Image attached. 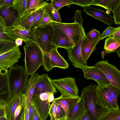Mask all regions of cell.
<instances>
[{
	"instance_id": "cell-1",
	"label": "cell",
	"mask_w": 120,
	"mask_h": 120,
	"mask_svg": "<svg viewBox=\"0 0 120 120\" xmlns=\"http://www.w3.org/2000/svg\"><path fill=\"white\" fill-rule=\"evenodd\" d=\"M97 85L92 84L83 88L80 96L82 99L85 109L90 114L92 120H100L109 111L99 106L97 102Z\"/></svg>"
},
{
	"instance_id": "cell-2",
	"label": "cell",
	"mask_w": 120,
	"mask_h": 120,
	"mask_svg": "<svg viewBox=\"0 0 120 120\" xmlns=\"http://www.w3.org/2000/svg\"><path fill=\"white\" fill-rule=\"evenodd\" d=\"M8 72L9 87L13 97L24 94L29 75L24 67L15 63Z\"/></svg>"
},
{
	"instance_id": "cell-3",
	"label": "cell",
	"mask_w": 120,
	"mask_h": 120,
	"mask_svg": "<svg viewBox=\"0 0 120 120\" xmlns=\"http://www.w3.org/2000/svg\"><path fill=\"white\" fill-rule=\"evenodd\" d=\"M23 47L25 54L24 67L28 75H31L40 66L43 65V53L34 41L26 44Z\"/></svg>"
},
{
	"instance_id": "cell-4",
	"label": "cell",
	"mask_w": 120,
	"mask_h": 120,
	"mask_svg": "<svg viewBox=\"0 0 120 120\" xmlns=\"http://www.w3.org/2000/svg\"><path fill=\"white\" fill-rule=\"evenodd\" d=\"M53 32L52 22L45 26H38L35 28V42L43 51L49 52L50 50L55 48L52 43Z\"/></svg>"
},
{
	"instance_id": "cell-5",
	"label": "cell",
	"mask_w": 120,
	"mask_h": 120,
	"mask_svg": "<svg viewBox=\"0 0 120 120\" xmlns=\"http://www.w3.org/2000/svg\"><path fill=\"white\" fill-rule=\"evenodd\" d=\"M57 49L54 48L49 52L42 50L43 53V66L45 71H49L54 67L64 69L68 68V64L59 53Z\"/></svg>"
},
{
	"instance_id": "cell-6",
	"label": "cell",
	"mask_w": 120,
	"mask_h": 120,
	"mask_svg": "<svg viewBox=\"0 0 120 120\" xmlns=\"http://www.w3.org/2000/svg\"><path fill=\"white\" fill-rule=\"evenodd\" d=\"M52 23L60 29L67 36L73 47L77 44L81 35L85 32L83 26L74 22L64 23L52 21Z\"/></svg>"
},
{
	"instance_id": "cell-7",
	"label": "cell",
	"mask_w": 120,
	"mask_h": 120,
	"mask_svg": "<svg viewBox=\"0 0 120 120\" xmlns=\"http://www.w3.org/2000/svg\"><path fill=\"white\" fill-rule=\"evenodd\" d=\"M95 66L102 71L111 84L120 89V71L116 66L107 60L98 62Z\"/></svg>"
},
{
	"instance_id": "cell-8",
	"label": "cell",
	"mask_w": 120,
	"mask_h": 120,
	"mask_svg": "<svg viewBox=\"0 0 120 120\" xmlns=\"http://www.w3.org/2000/svg\"><path fill=\"white\" fill-rule=\"evenodd\" d=\"M35 28L26 30L24 27L18 25L6 27L4 31L15 40L17 38L22 39L26 44L35 42Z\"/></svg>"
},
{
	"instance_id": "cell-9",
	"label": "cell",
	"mask_w": 120,
	"mask_h": 120,
	"mask_svg": "<svg viewBox=\"0 0 120 120\" xmlns=\"http://www.w3.org/2000/svg\"><path fill=\"white\" fill-rule=\"evenodd\" d=\"M53 84L60 92L61 95L70 94L78 95L79 89L75 79L71 77L52 79Z\"/></svg>"
},
{
	"instance_id": "cell-10",
	"label": "cell",
	"mask_w": 120,
	"mask_h": 120,
	"mask_svg": "<svg viewBox=\"0 0 120 120\" xmlns=\"http://www.w3.org/2000/svg\"><path fill=\"white\" fill-rule=\"evenodd\" d=\"M25 105L24 94L13 97L6 107V118L14 120L18 116Z\"/></svg>"
},
{
	"instance_id": "cell-11",
	"label": "cell",
	"mask_w": 120,
	"mask_h": 120,
	"mask_svg": "<svg viewBox=\"0 0 120 120\" xmlns=\"http://www.w3.org/2000/svg\"><path fill=\"white\" fill-rule=\"evenodd\" d=\"M8 70L0 69V107H6L13 96L9 88Z\"/></svg>"
},
{
	"instance_id": "cell-12",
	"label": "cell",
	"mask_w": 120,
	"mask_h": 120,
	"mask_svg": "<svg viewBox=\"0 0 120 120\" xmlns=\"http://www.w3.org/2000/svg\"><path fill=\"white\" fill-rule=\"evenodd\" d=\"M97 91V102L99 106L109 111L119 109V105L115 103L105 86L98 85Z\"/></svg>"
},
{
	"instance_id": "cell-13",
	"label": "cell",
	"mask_w": 120,
	"mask_h": 120,
	"mask_svg": "<svg viewBox=\"0 0 120 120\" xmlns=\"http://www.w3.org/2000/svg\"><path fill=\"white\" fill-rule=\"evenodd\" d=\"M83 72L84 77L86 80L95 81L98 85L104 86L111 84L102 71L94 66H83L81 68Z\"/></svg>"
},
{
	"instance_id": "cell-14",
	"label": "cell",
	"mask_w": 120,
	"mask_h": 120,
	"mask_svg": "<svg viewBox=\"0 0 120 120\" xmlns=\"http://www.w3.org/2000/svg\"><path fill=\"white\" fill-rule=\"evenodd\" d=\"M85 35V32L83 33L77 44L66 50L68 59L75 68L81 69L83 66L87 65L84 62L81 52L82 41L83 37Z\"/></svg>"
},
{
	"instance_id": "cell-15",
	"label": "cell",
	"mask_w": 120,
	"mask_h": 120,
	"mask_svg": "<svg viewBox=\"0 0 120 120\" xmlns=\"http://www.w3.org/2000/svg\"><path fill=\"white\" fill-rule=\"evenodd\" d=\"M19 47L0 54V69L10 68L18 62L21 57Z\"/></svg>"
},
{
	"instance_id": "cell-16",
	"label": "cell",
	"mask_w": 120,
	"mask_h": 120,
	"mask_svg": "<svg viewBox=\"0 0 120 120\" xmlns=\"http://www.w3.org/2000/svg\"><path fill=\"white\" fill-rule=\"evenodd\" d=\"M57 92L54 86L52 79L47 74L40 75L38 82L34 88V96H37L45 92H50L54 94Z\"/></svg>"
},
{
	"instance_id": "cell-17",
	"label": "cell",
	"mask_w": 120,
	"mask_h": 120,
	"mask_svg": "<svg viewBox=\"0 0 120 120\" xmlns=\"http://www.w3.org/2000/svg\"><path fill=\"white\" fill-rule=\"evenodd\" d=\"M52 25L53 32L51 41L52 45L55 48H62L66 50L72 47L67 36L59 28Z\"/></svg>"
},
{
	"instance_id": "cell-18",
	"label": "cell",
	"mask_w": 120,
	"mask_h": 120,
	"mask_svg": "<svg viewBox=\"0 0 120 120\" xmlns=\"http://www.w3.org/2000/svg\"><path fill=\"white\" fill-rule=\"evenodd\" d=\"M99 37L90 39L86 36L83 37L81 45V52L82 57L86 64L87 65V61L93 52L97 48V44L99 41Z\"/></svg>"
},
{
	"instance_id": "cell-19",
	"label": "cell",
	"mask_w": 120,
	"mask_h": 120,
	"mask_svg": "<svg viewBox=\"0 0 120 120\" xmlns=\"http://www.w3.org/2000/svg\"><path fill=\"white\" fill-rule=\"evenodd\" d=\"M80 98V97L78 95H61L60 97L54 98V101L63 109L66 118L71 109Z\"/></svg>"
},
{
	"instance_id": "cell-20",
	"label": "cell",
	"mask_w": 120,
	"mask_h": 120,
	"mask_svg": "<svg viewBox=\"0 0 120 120\" xmlns=\"http://www.w3.org/2000/svg\"><path fill=\"white\" fill-rule=\"evenodd\" d=\"M83 11L88 15L103 22L108 25L113 24V21L112 15L99 9L90 6L85 8Z\"/></svg>"
},
{
	"instance_id": "cell-21",
	"label": "cell",
	"mask_w": 120,
	"mask_h": 120,
	"mask_svg": "<svg viewBox=\"0 0 120 120\" xmlns=\"http://www.w3.org/2000/svg\"><path fill=\"white\" fill-rule=\"evenodd\" d=\"M19 16L17 11L11 5L0 6V16L4 20L6 27L12 26Z\"/></svg>"
},
{
	"instance_id": "cell-22",
	"label": "cell",
	"mask_w": 120,
	"mask_h": 120,
	"mask_svg": "<svg viewBox=\"0 0 120 120\" xmlns=\"http://www.w3.org/2000/svg\"><path fill=\"white\" fill-rule=\"evenodd\" d=\"M39 9L32 12L26 11L23 15H19L12 26L20 25L26 30L31 29L34 19Z\"/></svg>"
},
{
	"instance_id": "cell-23",
	"label": "cell",
	"mask_w": 120,
	"mask_h": 120,
	"mask_svg": "<svg viewBox=\"0 0 120 120\" xmlns=\"http://www.w3.org/2000/svg\"><path fill=\"white\" fill-rule=\"evenodd\" d=\"M18 46L10 36L4 32H0V54Z\"/></svg>"
},
{
	"instance_id": "cell-24",
	"label": "cell",
	"mask_w": 120,
	"mask_h": 120,
	"mask_svg": "<svg viewBox=\"0 0 120 120\" xmlns=\"http://www.w3.org/2000/svg\"><path fill=\"white\" fill-rule=\"evenodd\" d=\"M85 110L83 100L80 99L71 109L66 118L67 120H77L84 114Z\"/></svg>"
},
{
	"instance_id": "cell-25",
	"label": "cell",
	"mask_w": 120,
	"mask_h": 120,
	"mask_svg": "<svg viewBox=\"0 0 120 120\" xmlns=\"http://www.w3.org/2000/svg\"><path fill=\"white\" fill-rule=\"evenodd\" d=\"M120 45V38L108 37L105 40L104 49L107 53L113 52Z\"/></svg>"
},
{
	"instance_id": "cell-26",
	"label": "cell",
	"mask_w": 120,
	"mask_h": 120,
	"mask_svg": "<svg viewBox=\"0 0 120 120\" xmlns=\"http://www.w3.org/2000/svg\"><path fill=\"white\" fill-rule=\"evenodd\" d=\"M42 8L46 11L53 22H62L59 11L54 8L51 2L47 3Z\"/></svg>"
},
{
	"instance_id": "cell-27",
	"label": "cell",
	"mask_w": 120,
	"mask_h": 120,
	"mask_svg": "<svg viewBox=\"0 0 120 120\" xmlns=\"http://www.w3.org/2000/svg\"><path fill=\"white\" fill-rule=\"evenodd\" d=\"M47 3L43 0H27L26 11H34L43 7Z\"/></svg>"
},
{
	"instance_id": "cell-28",
	"label": "cell",
	"mask_w": 120,
	"mask_h": 120,
	"mask_svg": "<svg viewBox=\"0 0 120 120\" xmlns=\"http://www.w3.org/2000/svg\"><path fill=\"white\" fill-rule=\"evenodd\" d=\"M27 0H14L11 6L18 11L19 16L23 14L26 11Z\"/></svg>"
},
{
	"instance_id": "cell-29",
	"label": "cell",
	"mask_w": 120,
	"mask_h": 120,
	"mask_svg": "<svg viewBox=\"0 0 120 120\" xmlns=\"http://www.w3.org/2000/svg\"><path fill=\"white\" fill-rule=\"evenodd\" d=\"M100 120H120V109L108 111L102 116Z\"/></svg>"
},
{
	"instance_id": "cell-30",
	"label": "cell",
	"mask_w": 120,
	"mask_h": 120,
	"mask_svg": "<svg viewBox=\"0 0 120 120\" xmlns=\"http://www.w3.org/2000/svg\"><path fill=\"white\" fill-rule=\"evenodd\" d=\"M105 86L115 103L118 105L117 99L120 94V89L111 84L106 85Z\"/></svg>"
},
{
	"instance_id": "cell-31",
	"label": "cell",
	"mask_w": 120,
	"mask_h": 120,
	"mask_svg": "<svg viewBox=\"0 0 120 120\" xmlns=\"http://www.w3.org/2000/svg\"><path fill=\"white\" fill-rule=\"evenodd\" d=\"M51 1L53 6L58 11L64 6L70 7L71 5L73 4L71 0H52Z\"/></svg>"
},
{
	"instance_id": "cell-32",
	"label": "cell",
	"mask_w": 120,
	"mask_h": 120,
	"mask_svg": "<svg viewBox=\"0 0 120 120\" xmlns=\"http://www.w3.org/2000/svg\"><path fill=\"white\" fill-rule=\"evenodd\" d=\"M44 11V10L42 7L38 10L34 19L32 28H35L39 26L43 15Z\"/></svg>"
},
{
	"instance_id": "cell-33",
	"label": "cell",
	"mask_w": 120,
	"mask_h": 120,
	"mask_svg": "<svg viewBox=\"0 0 120 120\" xmlns=\"http://www.w3.org/2000/svg\"><path fill=\"white\" fill-rule=\"evenodd\" d=\"M57 105L56 103L53 101L49 107L48 114L50 116V120H58L56 114Z\"/></svg>"
},
{
	"instance_id": "cell-34",
	"label": "cell",
	"mask_w": 120,
	"mask_h": 120,
	"mask_svg": "<svg viewBox=\"0 0 120 120\" xmlns=\"http://www.w3.org/2000/svg\"><path fill=\"white\" fill-rule=\"evenodd\" d=\"M44 10L43 15L39 26H45L50 23L52 22L46 11L44 9Z\"/></svg>"
},
{
	"instance_id": "cell-35",
	"label": "cell",
	"mask_w": 120,
	"mask_h": 120,
	"mask_svg": "<svg viewBox=\"0 0 120 120\" xmlns=\"http://www.w3.org/2000/svg\"><path fill=\"white\" fill-rule=\"evenodd\" d=\"M73 4H75L82 7L83 8L91 5L93 0H71Z\"/></svg>"
},
{
	"instance_id": "cell-36",
	"label": "cell",
	"mask_w": 120,
	"mask_h": 120,
	"mask_svg": "<svg viewBox=\"0 0 120 120\" xmlns=\"http://www.w3.org/2000/svg\"><path fill=\"white\" fill-rule=\"evenodd\" d=\"M120 4V0H108V9L113 12Z\"/></svg>"
},
{
	"instance_id": "cell-37",
	"label": "cell",
	"mask_w": 120,
	"mask_h": 120,
	"mask_svg": "<svg viewBox=\"0 0 120 120\" xmlns=\"http://www.w3.org/2000/svg\"><path fill=\"white\" fill-rule=\"evenodd\" d=\"M56 114L58 120H64L66 119L64 110L60 106L57 104L56 107Z\"/></svg>"
},
{
	"instance_id": "cell-38",
	"label": "cell",
	"mask_w": 120,
	"mask_h": 120,
	"mask_svg": "<svg viewBox=\"0 0 120 120\" xmlns=\"http://www.w3.org/2000/svg\"><path fill=\"white\" fill-rule=\"evenodd\" d=\"M82 11L79 10H76L75 11V14L73 18L74 22L77 23L81 26L82 27V22L83 19L82 16Z\"/></svg>"
},
{
	"instance_id": "cell-39",
	"label": "cell",
	"mask_w": 120,
	"mask_h": 120,
	"mask_svg": "<svg viewBox=\"0 0 120 120\" xmlns=\"http://www.w3.org/2000/svg\"><path fill=\"white\" fill-rule=\"evenodd\" d=\"M113 18L115 24H120V4L113 12Z\"/></svg>"
},
{
	"instance_id": "cell-40",
	"label": "cell",
	"mask_w": 120,
	"mask_h": 120,
	"mask_svg": "<svg viewBox=\"0 0 120 120\" xmlns=\"http://www.w3.org/2000/svg\"><path fill=\"white\" fill-rule=\"evenodd\" d=\"M108 0H93L91 5L102 7L106 9L107 8Z\"/></svg>"
},
{
	"instance_id": "cell-41",
	"label": "cell",
	"mask_w": 120,
	"mask_h": 120,
	"mask_svg": "<svg viewBox=\"0 0 120 120\" xmlns=\"http://www.w3.org/2000/svg\"><path fill=\"white\" fill-rule=\"evenodd\" d=\"M100 35V33L99 31L95 29H93L86 35V36L88 39H90L97 37H99Z\"/></svg>"
},
{
	"instance_id": "cell-42",
	"label": "cell",
	"mask_w": 120,
	"mask_h": 120,
	"mask_svg": "<svg viewBox=\"0 0 120 120\" xmlns=\"http://www.w3.org/2000/svg\"><path fill=\"white\" fill-rule=\"evenodd\" d=\"M113 27L109 26L107 27L99 37V40H102L107 37H109L112 32Z\"/></svg>"
},
{
	"instance_id": "cell-43",
	"label": "cell",
	"mask_w": 120,
	"mask_h": 120,
	"mask_svg": "<svg viewBox=\"0 0 120 120\" xmlns=\"http://www.w3.org/2000/svg\"><path fill=\"white\" fill-rule=\"evenodd\" d=\"M109 37L120 38V27L113 28Z\"/></svg>"
},
{
	"instance_id": "cell-44",
	"label": "cell",
	"mask_w": 120,
	"mask_h": 120,
	"mask_svg": "<svg viewBox=\"0 0 120 120\" xmlns=\"http://www.w3.org/2000/svg\"><path fill=\"white\" fill-rule=\"evenodd\" d=\"M33 106V113L31 120H44L41 116L34 104Z\"/></svg>"
},
{
	"instance_id": "cell-45",
	"label": "cell",
	"mask_w": 120,
	"mask_h": 120,
	"mask_svg": "<svg viewBox=\"0 0 120 120\" xmlns=\"http://www.w3.org/2000/svg\"><path fill=\"white\" fill-rule=\"evenodd\" d=\"M77 120H92L90 115L87 111L85 109L83 115Z\"/></svg>"
},
{
	"instance_id": "cell-46",
	"label": "cell",
	"mask_w": 120,
	"mask_h": 120,
	"mask_svg": "<svg viewBox=\"0 0 120 120\" xmlns=\"http://www.w3.org/2000/svg\"><path fill=\"white\" fill-rule=\"evenodd\" d=\"M14 0H0V6L12 5Z\"/></svg>"
},
{
	"instance_id": "cell-47",
	"label": "cell",
	"mask_w": 120,
	"mask_h": 120,
	"mask_svg": "<svg viewBox=\"0 0 120 120\" xmlns=\"http://www.w3.org/2000/svg\"><path fill=\"white\" fill-rule=\"evenodd\" d=\"M28 112L29 115V120H31L33 113V104L31 101L30 102L28 108Z\"/></svg>"
},
{
	"instance_id": "cell-48",
	"label": "cell",
	"mask_w": 120,
	"mask_h": 120,
	"mask_svg": "<svg viewBox=\"0 0 120 120\" xmlns=\"http://www.w3.org/2000/svg\"><path fill=\"white\" fill-rule=\"evenodd\" d=\"M6 27L5 22L2 18L0 17V32H4V30Z\"/></svg>"
},
{
	"instance_id": "cell-49",
	"label": "cell",
	"mask_w": 120,
	"mask_h": 120,
	"mask_svg": "<svg viewBox=\"0 0 120 120\" xmlns=\"http://www.w3.org/2000/svg\"><path fill=\"white\" fill-rule=\"evenodd\" d=\"M24 120H29L28 108L25 105L23 108Z\"/></svg>"
},
{
	"instance_id": "cell-50",
	"label": "cell",
	"mask_w": 120,
	"mask_h": 120,
	"mask_svg": "<svg viewBox=\"0 0 120 120\" xmlns=\"http://www.w3.org/2000/svg\"><path fill=\"white\" fill-rule=\"evenodd\" d=\"M6 107H0V117H6Z\"/></svg>"
},
{
	"instance_id": "cell-51",
	"label": "cell",
	"mask_w": 120,
	"mask_h": 120,
	"mask_svg": "<svg viewBox=\"0 0 120 120\" xmlns=\"http://www.w3.org/2000/svg\"><path fill=\"white\" fill-rule=\"evenodd\" d=\"M14 120H24L23 109L21 110L19 115Z\"/></svg>"
},
{
	"instance_id": "cell-52",
	"label": "cell",
	"mask_w": 120,
	"mask_h": 120,
	"mask_svg": "<svg viewBox=\"0 0 120 120\" xmlns=\"http://www.w3.org/2000/svg\"><path fill=\"white\" fill-rule=\"evenodd\" d=\"M23 41V40L21 38H17L15 40V43L18 46L22 45Z\"/></svg>"
},
{
	"instance_id": "cell-53",
	"label": "cell",
	"mask_w": 120,
	"mask_h": 120,
	"mask_svg": "<svg viewBox=\"0 0 120 120\" xmlns=\"http://www.w3.org/2000/svg\"><path fill=\"white\" fill-rule=\"evenodd\" d=\"M115 51H116L119 57H120V47H119L117 49H116Z\"/></svg>"
},
{
	"instance_id": "cell-54",
	"label": "cell",
	"mask_w": 120,
	"mask_h": 120,
	"mask_svg": "<svg viewBox=\"0 0 120 120\" xmlns=\"http://www.w3.org/2000/svg\"><path fill=\"white\" fill-rule=\"evenodd\" d=\"M0 120H8L6 117H0Z\"/></svg>"
},
{
	"instance_id": "cell-55",
	"label": "cell",
	"mask_w": 120,
	"mask_h": 120,
	"mask_svg": "<svg viewBox=\"0 0 120 120\" xmlns=\"http://www.w3.org/2000/svg\"><path fill=\"white\" fill-rule=\"evenodd\" d=\"M66 120V119H65V120Z\"/></svg>"
},
{
	"instance_id": "cell-56",
	"label": "cell",
	"mask_w": 120,
	"mask_h": 120,
	"mask_svg": "<svg viewBox=\"0 0 120 120\" xmlns=\"http://www.w3.org/2000/svg\"><path fill=\"white\" fill-rule=\"evenodd\" d=\"M0 17H1V16H0Z\"/></svg>"
}]
</instances>
